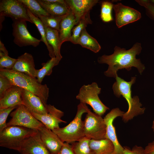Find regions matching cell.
Returning <instances> with one entry per match:
<instances>
[{
  "label": "cell",
  "mask_w": 154,
  "mask_h": 154,
  "mask_svg": "<svg viewBox=\"0 0 154 154\" xmlns=\"http://www.w3.org/2000/svg\"><path fill=\"white\" fill-rule=\"evenodd\" d=\"M112 54L108 55H103L98 58V62L100 64H106L108 65L107 70L104 72V74L108 77L116 78L117 75V72L119 69L125 68L129 71L131 67L137 68L141 74L145 70V67L142 64L140 59H137L136 55L141 53L142 47L141 44L138 42L135 43L129 50L121 48L116 46Z\"/></svg>",
  "instance_id": "cell-1"
},
{
  "label": "cell",
  "mask_w": 154,
  "mask_h": 154,
  "mask_svg": "<svg viewBox=\"0 0 154 154\" xmlns=\"http://www.w3.org/2000/svg\"><path fill=\"white\" fill-rule=\"evenodd\" d=\"M0 75L7 78L13 85L38 96L45 106L47 105L49 89L46 84L39 83L36 78L13 70L0 68Z\"/></svg>",
  "instance_id": "cell-2"
},
{
  "label": "cell",
  "mask_w": 154,
  "mask_h": 154,
  "mask_svg": "<svg viewBox=\"0 0 154 154\" xmlns=\"http://www.w3.org/2000/svg\"><path fill=\"white\" fill-rule=\"evenodd\" d=\"M115 78L116 81L112 86L114 94L118 98L122 95L126 100L128 105L127 111L124 113L122 117L123 120L125 123L134 117L144 114L145 109L141 108L142 105L139 102L138 96H131V87L135 82L136 77H131V81L128 82L117 75Z\"/></svg>",
  "instance_id": "cell-3"
},
{
  "label": "cell",
  "mask_w": 154,
  "mask_h": 154,
  "mask_svg": "<svg viewBox=\"0 0 154 154\" xmlns=\"http://www.w3.org/2000/svg\"><path fill=\"white\" fill-rule=\"evenodd\" d=\"M90 110L86 105L80 103L77 106V112L73 120L67 125L52 130L64 142L72 143L78 141L85 137L84 121L82 115Z\"/></svg>",
  "instance_id": "cell-4"
},
{
  "label": "cell",
  "mask_w": 154,
  "mask_h": 154,
  "mask_svg": "<svg viewBox=\"0 0 154 154\" xmlns=\"http://www.w3.org/2000/svg\"><path fill=\"white\" fill-rule=\"evenodd\" d=\"M37 131L20 126H7L0 132V146L19 152L24 140Z\"/></svg>",
  "instance_id": "cell-5"
},
{
  "label": "cell",
  "mask_w": 154,
  "mask_h": 154,
  "mask_svg": "<svg viewBox=\"0 0 154 154\" xmlns=\"http://www.w3.org/2000/svg\"><path fill=\"white\" fill-rule=\"evenodd\" d=\"M101 90V88L96 82L84 85L80 89L76 98L80 103L90 106L95 113L102 116L109 108L102 102L99 97Z\"/></svg>",
  "instance_id": "cell-6"
},
{
  "label": "cell",
  "mask_w": 154,
  "mask_h": 154,
  "mask_svg": "<svg viewBox=\"0 0 154 154\" xmlns=\"http://www.w3.org/2000/svg\"><path fill=\"white\" fill-rule=\"evenodd\" d=\"M84 121L85 137L94 140L106 139V125L102 116L90 110L87 113Z\"/></svg>",
  "instance_id": "cell-7"
},
{
  "label": "cell",
  "mask_w": 154,
  "mask_h": 154,
  "mask_svg": "<svg viewBox=\"0 0 154 154\" xmlns=\"http://www.w3.org/2000/svg\"><path fill=\"white\" fill-rule=\"evenodd\" d=\"M10 116L11 118L7 123V126H18L38 130L44 125L23 104L19 105L11 113Z\"/></svg>",
  "instance_id": "cell-8"
},
{
  "label": "cell",
  "mask_w": 154,
  "mask_h": 154,
  "mask_svg": "<svg viewBox=\"0 0 154 154\" xmlns=\"http://www.w3.org/2000/svg\"><path fill=\"white\" fill-rule=\"evenodd\" d=\"M0 15L11 18L13 21L24 20L32 23L27 9L19 0L0 1Z\"/></svg>",
  "instance_id": "cell-9"
},
{
  "label": "cell",
  "mask_w": 154,
  "mask_h": 154,
  "mask_svg": "<svg viewBox=\"0 0 154 154\" xmlns=\"http://www.w3.org/2000/svg\"><path fill=\"white\" fill-rule=\"evenodd\" d=\"M13 21L12 35L15 44L20 47L30 45L36 47L39 45L40 40L33 37L28 31L27 21L19 20Z\"/></svg>",
  "instance_id": "cell-10"
},
{
  "label": "cell",
  "mask_w": 154,
  "mask_h": 154,
  "mask_svg": "<svg viewBox=\"0 0 154 154\" xmlns=\"http://www.w3.org/2000/svg\"><path fill=\"white\" fill-rule=\"evenodd\" d=\"M125 112L118 108L112 109L104 118L106 125V139L113 143L114 150L112 154H123L124 147L120 144L117 138L113 121L118 117H122Z\"/></svg>",
  "instance_id": "cell-11"
},
{
  "label": "cell",
  "mask_w": 154,
  "mask_h": 154,
  "mask_svg": "<svg viewBox=\"0 0 154 154\" xmlns=\"http://www.w3.org/2000/svg\"><path fill=\"white\" fill-rule=\"evenodd\" d=\"M116 24L118 28L134 22L140 19L141 15L137 10L121 3L114 4Z\"/></svg>",
  "instance_id": "cell-12"
},
{
  "label": "cell",
  "mask_w": 154,
  "mask_h": 154,
  "mask_svg": "<svg viewBox=\"0 0 154 154\" xmlns=\"http://www.w3.org/2000/svg\"><path fill=\"white\" fill-rule=\"evenodd\" d=\"M48 112L46 114H40L31 113L38 120L41 122L47 128L52 130L59 127V124L66 122L61 119L64 113L56 108L54 106L47 104Z\"/></svg>",
  "instance_id": "cell-13"
},
{
  "label": "cell",
  "mask_w": 154,
  "mask_h": 154,
  "mask_svg": "<svg viewBox=\"0 0 154 154\" xmlns=\"http://www.w3.org/2000/svg\"><path fill=\"white\" fill-rule=\"evenodd\" d=\"M19 152L21 154H51L43 143L38 130L24 140Z\"/></svg>",
  "instance_id": "cell-14"
},
{
  "label": "cell",
  "mask_w": 154,
  "mask_h": 154,
  "mask_svg": "<svg viewBox=\"0 0 154 154\" xmlns=\"http://www.w3.org/2000/svg\"><path fill=\"white\" fill-rule=\"evenodd\" d=\"M65 1L75 17L76 25L83 17L90 13L93 7L98 2V0H65Z\"/></svg>",
  "instance_id": "cell-15"
},
{
  "label": "cell",
  "mask_w": 154,
  "mask_h": 154,
  "mask_svg": "<svg viewBox=\"0 0 154 154\" xmlns=\"http://www.w3.org/2000/svg\"><path fill=\"white\" fill-rule=\"evenodd\" d=\"M38 130L43 143L51 154H57L64 142L52 130L44 125L40 127Z\"/></svg>",
  "instance_id": "cell-16"
},
{
  "label": "cell",
  "mask_w": 154,
  "mask_h": 154,
  "mask_svg": "<svg viewBox=\"0 0 154 154\" xmlns=\"http://www.w3.org/2000/svg\"><path fill=\"white\" fill-rule=\"evenodd\" d=\"M22 104L31 113L40 114H46L48 112L45 106L41 99L31 92L23 89L21 93Z\"/></svg>",
  "instance_id": "cell-17"
},
{
  "label": "cell",
  "mask_w": 154,
  "mask_h": 154,
  "mask_svg": "<svg viewBox=\"0 0 154 154\" xmlns=\"http://www.w3.org/2000/svg\"><path fill=\"white\" fill-rule=\"evenodd\" d=\"M12 70L36 78L37 69L35 68L33 57L31 54L27 52L18 57Z\"/></svg>",
  "instance_id": "cell-18"
},
{
  "label": "cell",
  "mask_w": 154,
  "mask_h": 154,
  "mask_svg": "<svg viewBox=\"0 0 154 154\" xmlns=\"http://www.w3.org/2000/svg\"><path fill=\"white\" fill-rule=\"evenodd\" d=\"M23 89L13 85L0 98V108H7L22 104L21 93Z\"/></svg>",
  "instance_id": "cell-19"
},
{
  "label": "cell",
  "mask_w": 154,
  "mask_h": 154,
  "mask_svg": "<svg viewBox=\"0 0 154 154\" xmlns=\"http://www.w3.org/2000/svg\"><path fill=\"white\" fill-rule=\"evenodd\" d=\"M76 25L75 17L70 10L68 13L64 15L60 24L59 33L62 44L68 41L72 35V30Z\"/></svg>",
  "instance_id": "cell-20"
},
{
  "label": "cell",
  "mask_w": 154,
  "mask_h": 154,
  "mask_svg": "<svg viewBox=\"0 0 154 154\" xmlns=\"http://www.w3.org/2000/svg\"><path fill=\"white\" fill-rule=\"evenodd\" d=\"M46 39L48 44L52 48L55 56L60 60L62 56L60 53L62 44L58 30L44 26Z\"/></svg>",
  "instance_id": "cell-21"
},
{
  "label": "cell",
  "mask_w": 154,
  "mask_h": 154,
  "mask_svg": "<svg viewBox=\"0 0 154 154\" xmlns=\"http://www.w3.org/2000/svg\"><path fill=\"white\" fill-rule=\"evenodd\" d=\"M89 143L94 154H112L114 150L112 143L107 139L100 140L90 139Z\"/></svg>",
  "instance_id": "cell-22"
},
{
  "label": "cell",
  "mask_w": 154,
  "mask_h": 154,
  "mask_svg": "<svg viewBox=\"0 0 154 154\" xmlns=\"http://www.w3.org/2000/svg\"><path fill=\"white\" fill-rule=\"evenodd\" d=\"M42 7L50 15L56 16L64 15L70 10L66 4L58 3H48L42 0H37Z\"/></svg>",
  "instance_id": "cell-23"
},
{
  "label": "cell",
  "mask_w": 154,
  "mask_h": 154,
  "mask_svg": "<svg viewBox=\"0 0 154 154\" xmlns=\"http://www.w3.org/2000/svg\"><path fill=\"white\" fill-rule=\"evenodd\" d=\"M77 44L94 53L98 52L101 48L97 41L88 33L86 29L82 31L78 39Z\"/></svg>",
  "instance_id": "cell-24"
},
{
  "label": "cell",
  "mask_w": 154,
  "mask_h": 154,
  "mask_svg": "<svg viewBox=\"0 0 154 154\" xmlns=\"http://www.w3.org/2000/svg\"><path fill=\"white\" fill-rule=\"evenodd\" d=\"M27 12L28 15L32 21L37 27L41 36L40 40L43 42L46 45L49 52V55L51 58L55 57L54 54L53 50L52 47L49 45L46 39V33L44 25L38 17L33 14L27 9Z\"/></svg>",
  "instance_id": "cell-25"
},
{
  "label": "cell",
  "mask_w": 154,
  "mask_h": 154,
  "mask_svg": "<svg viewBox=\"0 0 154 154\" xmlns=\"http://www.w3.org/2000/svg\"><path fill=\"white\" fill-rule=\"evenodd\" d=\"M60 61V60L56 57H54L51 58L46 62L42 64V68L37 70L36 78L39 83L41 84L45 76H49L51 74L53 68L58 65Z\"/></svg>",
  "instance_id": "cell-26"
},
{
  "label": "cell",
  "mask_w": 154,
  "mask_h": 154,
  "mask_svg": "<svg viewBox=\"0 0 154 154\" xmlns=\"http://www.w3.org/2000/svg\"><path fill=\"white\" fill-rule=\"evenodd\" d=\"M92 23L89 13L83 17L76 26L73 28L71 36L68 41L74 44H77L78 39L82 31L86 29L88 24H91Z\"/></svg>",
  "instance_id": "cell-27"
},
{
  "label": "cell",
  "mask_w": 154,
  "mask_h": 154,
  "mask_svg": "<svg viewBox=\"0 0 154 154\" xmlns=\"http://www.w3.org/2000/svg\"><path fill=\"white\" fill-rule=\"evenodd\" d=\"M35 16L50 15L40 5L37 0H19Z\"/></svg>",
  "instance_id": "cell-28"
},
{
  "label": "cell",
  "mask_w": 154,
  "mask_h": 154,
  "mask_svg": "<svg viewBox=\"0 0 154 154\" xmlns=\"http://www.w3.org/2000/svg\"><path fill=\"white\" fill-rule=\"evenodd\" d=\"M90 139L85 136L78 141L72 143L75 154H94L90 147Z\"/></svg>",
  "instance_id": "cell-29"
},
{
  "label": "cell",
  "mask_w": 154,
  "mask_h": 154,
  "mask_svg": "<svg viewBox=\"0 0 154 154\" xmlns=\"http://www.w3.org/2000/svg\"><path fill=\"white\" fill-rule=\"evenodd\" d=\"M64 16L50 15L48 16H39L38 17L44 26L59 31L60 22Z\"/></svg>",
  "instance_id": "cell-30"
},
{
  "label": "cell",
  "mask_w": 154,
  "mask_h": 154,
  "mask_svg": "<svg viewBox=\"0 0 154 154\" xmlns=\"http://www.w3.org/2000/svg\"><path fill=\"white\" fill-rule=\"evenodd\" d=\"M114 5L109 1H103L102 3L100 17L103 22H108L113 20L112 13Z\"/></svg>",
  "instance_id": "cell-31"
},
{
  "label": "cell",
  "mask_w": 154,
  "mask_h": 154,
  "mask_svg": "<svg viewBox=\"0 0 154 154\" xmlns=\"http://www.w3.org/2000/svg\"><path fill=\"white\" fill-rule=\"evenodd\" d=\"M18 106L7 108H0V132L7 127L6 122L9 114L13 110L17 108Z\"/></svg>",
  "instance_id": "cell-32"
},
{
  "label": "cell",
  "mask_w": 154,
  "mask_h": 154,
  "mask_svg": "<svg viewBox=\"0 0 154 154\" xmlns=\"http://www.w3.org/2000/svg\"><path fill=\"white\" fill-rule=\"evenodd\" d=\"M17 60V59L12 58L5 55L0 58V68L12 70Z\"/></svg>",
  "instance_id": "cell-33"
},
{
  "label": "cell",
  "mask_w": 154,
  "mask_h": 154,
  "mask_svg": "<svg viewBox=\"0 0 154 154\" xmlns=\"http://www.w3.org/2000/svg\"><path fill=\"white\" fill-rule=\"evenodd\" d=\"M135 1L145 9L147 15L154 21V5L148 0H137Z\"/></svg>",
  "instance_id": "cell-34"
},
{
  "label": "cell",
  "mask_w": 154,
  "mask_h": 154,
  "mask_svg": "<svg viewBox=\"0 0 154 154\" xmlns=\"http://www.w3.org/2000/svg\"><path fill=\"white\" fill-rule=\"evenodd\" d=\"M13 85L7 78L0 75V98L2 97L5 92Z\"/></svg>",
  "instance_id": "cell-35"
},
{
  "label": "cell",
  "mask_w": 154,
  "mask_h": 154,
  "mask_svg": "<svg viewBox=\"0 0 154 154\" xmlns=\"http://www.w3.org/2000/svg\"><path fill=\"white\" fill-rule=\"evenodd\" d=\"M123 154H145L144 149L142 147L135 145L132 149L129 147L124 146Z\"/></svg>",
  "instance_id": "cell-36"
},
{
  "label": "cell",
  "mask_w": 154,
  "mask_h": 154,
  "mask_svg": "<svg viewBox=\"0 0 154 154\" xmlns=\"http://www.w3.org/2000/svg\"><path fill=\"white\" fill-rule=\"evenodd\" d=\"M57 154H75L72 145L65 142Z\"/></svg>",
  "instance_id": "cell-37"
},
{
  "label": "cell",
  "mask_w": 154,
  "mask_h": 154,
  "mask_svg": "<svg viewBox=\"0 0 154 154\" xmlns=\"http://www.w3.org/2000/svg\"><path fill=\"white\" fill-rule=\"evenodd\" d=\"M144 150L145 154H154V143H149Z\"/></svg>",
  "instance_id": "cell-38"
},
{
  "label": "cell",
  "mask_w": 154,
  "mask_h": 154,
  "mask_svg": "<svg viewBox=\"0 0 154 154\" xmlns=\"http://www.w3.org/2000/svg\"><path fill=\"white\" fill-rule=\"evenodd\" d=\"M42 1L48 3H58L62 4H66L65 0H42Z\"/></svg>",
  "instance_id": "cell-39"
},
{
  "label": "cell",
  "mask_w": 154,
  "mask_h": 154,
  "mask_svg": "<svg viewBox=\"0 0 154 154\" xmlns=\"http://www.w3.org/2000/svg\"><path fill=\"white\" fill-rule=\"evenodd\" d=\"M0 51L3 52L6 55H8V52L4 46V44L0 40Z\"/></svg>",
  "instance_id": "cell-40"
},
{
  "label": "cell",
  "mask_w": 154,
  "mask_h": 154,
  "mask_svg": "<svg viewBox=\"0 0 154 154\" xmlns=\"http://www.w3.org/2000/svg\"><path fill=\"white\" fill-rule=\"evenodd\" d=\"M152 128V129L154 133V119L153 122Z\"/></svg>",
  "instance_id": "cell-41"
},
{
  "label": "cell",
  "mask_w": 154,
  "mask_h": 154,
  "mask_svg": "<svg viewBox=\"0 0 154 154\" xmlns=\"http://www.w3.org/2000/svg\"><path fill=\"white\" fill-rule=\"evenodd\" d=\"M149 1L150 2L154 5V0H151Z\"/></svg>",
  "instance_id": "cell-42"
},
{
  "label": "cell",
  "mask_w": 154,
  "mask_h": 154,
  "mask_svg": "<svg viewBox=\"0 0 154 154\" xmlns=\"http://www.w3.org/2000/svg\"><path fill=\"white\" fill-rule=\"evenodd\" d=\"M152 142L154 143V141H153Z\"/></svg>",
  "instance_id": "cell-43"
}]
</instances>
